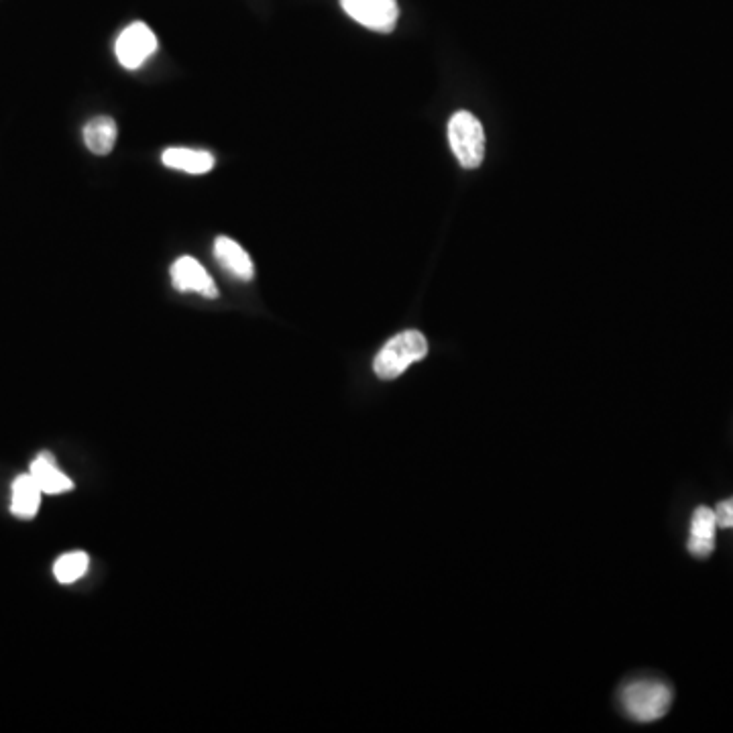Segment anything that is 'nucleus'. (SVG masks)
Returning a JSON list of instances; mask_svg holds the SVG:
<instances>
[{"label":"nucleus","instance_id":"f257e3e1","mask_svg":"<svg viewBox=\"0 0 733 733\" xmlns=\"http://www.w3.org/2000/svg\"><path fill=\"white\" fill-rule=\"evenodd\" d=\"M428 355L426 336L418 330H404L383 345L373 361V371L379 379L391 381L398 379L414 363Z\"/></svg>","mask_w":733,"mask_h":733},{"label":"nucleus","instance_id":"f03ea898","mask_svg":"<svg viewBox=\"0 0 733 733\" xmlns=\"http://www.w3.org/2000/svg\"><path fill=\"white\" fill-rule=\"evenodd\" d=\"M672 703V689L658 681H636L622 691V705L626 713L640 721L650 723L664 717Z\"/></svg>","mask_w":733,"mask_h":733},{"label":"nucleus","instance_id":"7ed1b4c3","mask_svg":"<svg viewBox=\"0 0 733 733\" xmlns=\"http://www.w3.org/2000/svg\"><path fill=\"white\" fill-rule=\"evenodd\" d=\"M448 143L465 169H475L485 157V133L477 117L461 110L448 123Z\"/></svg>","mask_w":733,"mask_h":733},{"label":"nucleus","instance_id":"20e7f679","mask_svg":"<svg viewBox=\"0 0 733 733\" xmlns=\"http://www.w3.org/2000/svg\"><path fill=\"white\" fill-rule=\"evenodd\" d=\"M341 5L353 21L371 31L391 33L398 25V0H341Z\"/></svg>","mask_w":733,"mask_h":733},{"label":"nucleus","instance_id":"39448f33","mask_svg":"<svg viewBox=\"0 0 733 733\" xmlns=\"http://www.w3.org/2000/svg\"><path fill=\"white\" fill-rule=\"evenodd\" d=\"M115 51L123 68L137 70L157 51V37L145 23H133L119 35Z\"/></svg>","mask_w":733,"mask_h":733},{"label":"nucleus","instance_id":"423d86ee","mask_svg":"<svg viewBox=\"0 0 733 733\" xmlns=\"http://www.w3.org/2000/svg\"><path fill=\"white\" fill-rule=\"evenodd\" d=\"M174 288L180 292H196L204 298H216L218 290L208 271L194 257H180L172 265Z\"/></svg>","mask_w":733,"mask_h":733},{"label":"nucleus","instance_id":"0eeeda50","mask_svg":"<svg viewBox=\"0 0 733 733\" xmlns=\"http://www.w3.org/2000/svg\"><path fill=\"white\" fill-rule=\"evenodd\" d=\"M214 257L222 265L224 271H229L233 277L241 281H251L255 275L253 261L249 253L233 239L218 237L214 241Z\"/></svg>","mask_w":733,"mask_h":733},{"label":"nucleus","instance_id":"6e6552de","mask_svg":"<svg viewBox=\"0 0 733 733\" xmlns=\"http://www.w3.org/2000/svg\"><path fill=\"white\" fill-rule=\"evenodd\" d=\"M161 161L169 169H178V172L202 176L212 172L214 155L202 149H188V147H169L163 151Z\"/></svg>","mask_w":733,"mask_h":733},{"label":"nucleus","instance_id":"1a4fd4ad","mask_svg":"<svg viewBox=\"0 0 733 733\" xmlns=\"http://www.w3.org/2000/svg\"><path fill=\"white\" fill-rule=\"evenodd\" d=\"M715 530V512L709 507H697L691 520V538L687 544L689 552L697 558H707L715 548Z\"/></svg>","mask_w":733,"mask_h":733},{"label":"nucleus","instance_id":"9d476101","mask_svg":"<svg viewBox=\"0 0 733 733\" xmlns=\"http://www.w3.org/2000/svg\"><path fill=\"white\" fill-rule=\"evenodd\" d=\"M29 473L33 475V479L37 481L41 491L47 493V495H60V493H66V491L74 489V481L58 469V463H55L51 453H41L31 463Z\"/></svg>","mask_w":733,"mask_h":733},{"label":"nucleus","instance_id":"9b49d317","mask_svg":"<svg viewBox=\"0 0 733 733\" xmlns=\"http://www.w3.org/2000/svg\"><path fill=\"white\" fill-rule=\"evenodd\" d=\"M41 487L33 479V475H19L13 481V499H11V512L13 516L21 520H33L37 516V510L41 505Z\"/></svg>","mask_w":733,"mask_h":733},{"label":"nucleus","instance_id":"f8f14e48","mask_svg":"<svg viewBox=\"0 0 733 733\" xmlns=\"http://www.w3.org/2000/svg\"><path fill=\"white\" fill-rule=\"evenodd\" d=\"M84 143L94 155H108L117 145V123L110 117H96L84 127Z\"/></svg>","mask_w":733,"mask_h":733},{"label":"nucleus","instance_id":"ddd939ff","mask_svg":"<svg viewBox=\"0 0 733 733\" xmlns=\"http://www.w3.org/2000/svg\"><path fill=\"white\" fill-rule=\"evenodd\" d=\"M88 565H90V558L86 552H70L55 560L53 575L62 585H70L86 575Z\"/></svg>","mask_w":733,"mask_h":733},{"label":"nucleus","instance_id":"4468645a","mask_svg":"<svg viewBox=\"0 0 733 733\" xmlns=\"http://www.w3.org/2000/svg\"><path fill=\"white\" fill-rule=\"evenodd\" d=\"M713 512H715L717 528H733V497L721 501Z\"/></svg>","mask_w":733,"mask_h":733}]
</instances>
